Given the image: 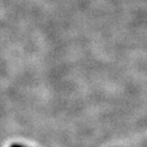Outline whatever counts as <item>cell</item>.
<instances>
[{"label":"cell","instance_id":"1","mask_svg":"<svg viewBox=\"0 0 147 147\" xmlns=\"http://www.w3.org/2000/svg\"><path fill=\"white\" fill-rule=\"evenodd\" d=\"M9 147H27V146L22 145V144H18V143H13V144H11Z\"/></svg>","mask_w":147,"mask_h":147}]
</instances>
